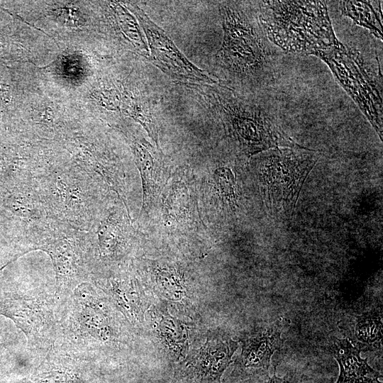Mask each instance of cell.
Masks as SVG:
<instances>
[{"instance_id": "e0dca14e", "label": "cell", "mask_w": 383, "mask_h": 383, "mask_svg": "<svg viewBox=\"0 0 383 383\" xmlns=\"http://www.w3.org/2000/svg\"><path fill=\"white\" fill-rule=\"evenodd\" d=\"M379 1H340L342 15L351 18L357 25L368 29L382 40V13Z\"/></svg>"}, {"instance_id": "ac0fdd59", "label": "cell", "mask_w": 383, "mask_h": 383, "mask_svg": "<svg viewBox=\"0 0 383 383\" xmlns=\"http://www.w3.org/2000/svg\"><path fill=\"white\" fill-rule=\"evenodd\" d=\"M351 343L362 351H374L381 348L382 316L372 310L357 316L353 324Z\"/></svg>"}, {"instance_id": "277c9868", "label": "cell", "mask_w": 383, "mask_h": 383, "mask_svg": "<svg viewBox=\"0 0 383 383\" xmlns=\"http://www.w3.org/2000/svg\"><path fill=\"white\" fill-rule=\"evenodd\" d=\"M259 17L268 40L282 51L314 55L339 41L323 1H260Z\"/></svg>"}, {"instance_id": "9a60e30c", "label": "cell", "mask_w": 383, "mask_h": 383, "mask_svg": "<svg viewBox=\"0 0 383 383\" xmlns=\"http://www.w3.org/2000/svg\"><path fill=\"white\" fill-rule=\"evenodd\" d=\"M329 351L337 360L340 374L335 383H382V375L360 356L361 351L348 338H333Z\"/></svg>"}, {"instance_id": "5bb4252c", "label": "cell", "mask_w": 383, "mask_h": 383, "mask_svg": "<svg viewBox=\"0 0 383 383\" xmlns=\"http://www.w3.org/2000/svg\"><path fill=\"white\" fill-rule=\"evenodd\" d=\"M282 327L277 323L258 328L241 339L242 352L237 360L236 369L247 376L268 377L271 358L283 345Z\"/></svg>"}, {"instance_id": "8992f818", "label": "cell", "mask_w": 383, "mask_h": 383, "mask_svg": "<svg viewBox=\"0 0 383 383\" xmlns=\"http://www.w3.org/2000/svg\"><path fill=\"white\" fill-rule=\"evenodd\" d=\"M248 159L230 148L227 157L215 160L197 176L199 208L207 226H222L243 219L255 194ZM208 229V228H207Z\"/></svg>"}, {"instance_id": "3957f363", "label": "cell", "mask_w": 383, "mask_h": 383, "mask_svg": "<svg viewBox=\"0 0 383 383\" xmlns=\"http://www.w3.org/2000/svg\"><path fill=\"white\" fill-rule=\"evenodd\" d=\"M320 157L318 152L299 146L271 148L249 158L255 194L271 218L292 216L302 187Z\"/></svg>"}, {"instance_id": "8fae6325", "label": "cell", "mask_w": 383, "mask_h": 383, "mask_svg": "<svg viewBox=\"0 0 383 383\" xmlns=\"http://www.w3.org/2000/svg\"><path fill=\"white\" fill-rule=\"evenodd\" d=\"M93 233L97 255L96 268L121 267L140 238V231L130 217L124 204L111 194L98 219L90 231Z\"/></svg>"}, {"instance_id": "2e32d148", "label": "cell", "mask_w": 383, "mask_h": 383, "mask_svg": "<svg viewBox=\"0 0 383 383\" xmlns=\"http://www.w3.org/2000/svg\"><path fill=\"white\" fill-rule=\"evenodd\" d=\"M237 348L238 343L231 339L208 342L201 350V358L192 365L196 377L206 383H221V377Z\"/></svg>"}, {"instance_id": "7a4b0ae2", "label": "cell", "mask_w": 383, "mask_h": 383, "mask_svg": "<svg viewBox=\"0 0 383 383\" xmlns=\"http://www.w3.org/2000/svg\"><path fill=\"white\" fill-rule=\"evenodd\" d=\"M216 84H203V93L231 149L249 159L271 148L301 146L284 130L272 95L239 93Z\"/></svg>"}, {"instance_id": "ba28073f", "label": "cell", "mask_w": 383, "mask_h": 383, "mask_svg": "<svg viewBox=\"0 0 383 383\" xmlns=\"http://www.w3.org/2000/svg\"><path fill=\"white\" fill-rule=\"evenodd\" d=\"M156 232L167 237L198 235L207 231L199 211L196 179L189 165L170 172L154 206Z\"/></svg>"}, {"instance_id": "7c38bea8", "label": "cell", "mask_w": 383, "mask_h": 383, "mask_svg": "<svg viewBox=\"0 0 383 383\" xmlns=\"http://www.w3.org/2000/svg\"><path fill=\"white\" fill-rule=\"evenodd\" d=\"M146 35L151 62L169 77L181 82L216 84L217 81L192 63L165 30L138 6L130 4Z\"/></svg>"}, {"instance_id": "d6986e66", "label": "cell", "mask_w": 383, "mask_h": 383, "mask_svg": "<svg viewBox=\"0 0 383 383\" xmlns=\"http://www.w3.org/2000/svg\"><path fill=\"white\" fill-rule=\"evenodd\" d=\"M122 109L123 112L138 122L146 131L152 143L157 148L159 145V128L151 108L146 101L126 94L122 98Z\"/></svg>"}, {"instance_id": "4fadbf2b", "label": "cell", "mask_w": 383, "mask_h": 383, "mask_svg": "<svg viewBox=\"0 0 383 383\" xmlns=\"http://www.w3.org/2000/svg\"><path fill=\"white\" fill-rule=\"evenodd\" d=\"M131 147L139 171L143 202L141 215H147L157 201L170 172L167 173L160 148L144 138L133 137Z\"/></svg>"}, {"instance_id": "30bf717a", "label": "cell", "mask_w": 383, "mask_h": 383, "mask_svg": "<svg viewBox=\"0 0 383 383\" xmlns=\"http://www.w3.org/2000/svg\"><path fill=\"white\" fill-rule=\"evenodd\" d=\"M57 298L43 293L0 294V315L11 319L28 344L41 350L52 348L57 323Z\"/></svg>"}, {"instance_id": "44dd1931", "label": "cell", "mask_w": 383, "mask_h": 383, "mask_svg": "<svg viewBox=\"0 0 383 383\" xmlns=\"http://www.w3.org/2000/svg\"><path fill=\"white\" fill-rule=\"evenodd\" d=\"M266 383H288L287 381L284 377H279L275 374V370L273 376L272 377H268Z\"/></svg>"}, {"instance_id": "5b68a950", "label": "cell", "mask_w": 383, "mask_h": 383, "mask_svg": "<svg viewBox=\"0 0 383 383\" xmlns=\"http://www.w3.org/2000/svg\"><path fill=\"white\" fill-rule=\"evenodd\" d=\"M36 185L49 218L87 232L112 194L71 162L51 169L36 179Z\"/></svg>"}, {"instance_id": "9c48e42d", "label": "cell", "mask_w": 383, "mask_h": 383, "mask_svg": "<svg viewBox=\"0 0 383 383\" xmlns=\"http://www.w3.org/2000/svg\"><path fill=\"white\" fill-rule=\"evenodd\" d=\"M313 55L328 65L337 81L357 104L382 140V83L366 67L360 53L338 42Z\"/></svg>"}, {"instance_id": "6da1fadb", "label": "cell", "mask_w": 383, "mask_h": 383, "mask_svg": "<svg viewBox=\"0 0 383 383\" xmlns=\"http://www.w3.org/2000/svg\"><path fill=\"white\" fill-rule=\"evenodd\" d=\"M223 38L221 67L240 91L272 95L281 75V50L267 38L257 1L220 5Z\"/></svg>"}, {"instance_id": "52a82bcc", "label": "cell", "mask_w": 383, "mask_h": 383, "mask_svg": "<svg viewBox=\"0 0 383 383\" xmlns=\"http://www.w3.org/2000/svg\"><path fill=\"white\" fill-rule=\"evenodd\" d=\"M30 251L43 250L50 256L56 278L57 301L90 280L98 265L96 242L91 232L74 229L49 218L29 235Z\"/></svg>"}, {"instance_id": "ffe728a7", "label": "cell", "mask_w": 383, "mask_h": 383, "mask_svg": "<svg viewBox=\"0 0 383 383\" xmlns=\"http://www.w3.org/2000/svg\"><path fill=\"white\" fill-rule=\"evenodd\" d=\"M117 23L125 38L143 56L149 58V50L133 17L119 4L114 7Z\"/></svg>"}]
</instances>
